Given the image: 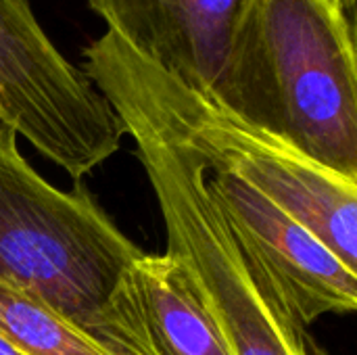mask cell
<instances>
[{
  "label": "cell",
  "instance_id": "5",
  "mask_svg": "<svg viewBox=\"0 0 357 355\" xmlns=\"http://www.w3.org/2000/svg\"><path fill=\"white\" fill-rule=\"evenodd\" d=\"M0 119L73 180L117 153L126 128L65 59L29 0H0Z\"/></svg>",
  "mask_w": 357,
  "mask_h": 355
},
{
  "label": "cell",
  "instance_id": "2",
  "mask_svg": "<svg viewBox=\"0 0 357 355\" xmlns=\"http://www.w3.org/2000/svg\"><path fill=\"white\" fill-rule=\"evenodd\" d=\"M213 105L357 180L356 21L328 0H249Z\"/></svg>",
  "mask_w": 357,
  "mask_h": 355
},
{
  "label": "cell",
  "instance_id": "6",
  "mask_svg": "<svg viewBox=\"0 0 357 355\" xmlns=\"http://www.w3.org/2000/svg\"><path fill=\"white\" fill-rule=\"evenodd\" d=\"M205 182L249 268L297 328L356 312L357 272L307 226L236 176L207 167Z\"/></svg>",
  "mask_w": 357,
  "mask_h": 355
},
{
  "label": "cell",
  "instance_id": "1",
  "mask_svg": "<svg viewBox=\"0 0 357 355\" xmlns=\"http://www.w3.org/2000/svg\"><path fill=\"white\" fill-rule=\"evenodd\" d=\"M136 247L82 186L59 190L0 119V285L50 308L111 355H155L123 285Z\"/></svg>",
  "mask_w": 357,
  "mask_h": 355
},
{
  "label": "cell",
  "instance_id": "3",
  "mask_svg": "<svg viewBox=\"0 0 357 355\" xmlns=\"http://www.w3.org/2000/svg\"><path fill=\"white\" fill-rule=\"evenodd\" d=\"M82 69L109 100L157 197L167 253L192 278L234 355H314L297 328L243 257L207 190V163L176 138L140 94L88 46Z\"/></svg>",
  "mask_w": 357,
  "mask_h": 355
},
{
  "label": "cell",
  "instance_id": "4",
  "mask_svg": "<svg viewBox=\"0 0 357 355\" xmlns=\"http://www.w3.org/2000/svg\"><path fill=\"white\" fill-rule=\"evenodd\" d=\"M88 48L140 94L176 138L203 157L209 172L236 176L270 197L357 272V180L213 105L109 31Z\"/></svg>",
  "mask_w": 357,
  "mask_h": 355
},
{
  "label": "cell",
  "instance_id": "12",
  "mask_svg": "<svg viewBox=\"0 0 357 355\" xmlns=\"http://www.w3.org/2000/svg\"><path fill=\"white\" fill-rule=\"evenodd\" d=\"M314 355H326V354H324V352H320V349L316 347V354H314Z\"/></svg>",
  "mask_w": 357,
  "mask_h": 355
},
{
  "label": "cell",
  "instance_id": "7",
  "mask_svg": "<svg viewBox=\"0 0 357 355\" xmlns=\"http://www.w3.org/2000/svg\"><path fill=\"white\" fill-rule=\"evenodd\" d=\"M107 31L151 65L218 103L249 0H86Z\"/></svg>",
  "mask_w": 357,
  "mask_h": 355
},
{
  "label": "cell",
  "instance_id": "9",
  "mask_svg": "<svg viewBox=\"0 0 357 355\" xmlns=\"http://www.w3.org/2000/svg\"><path fill=\"white\" fill-rule=\"evenodd\" d=\"M0 335L25 355H111L44 303L2 285Z\"/></svg>",
  "mask_w": 357,
  "mask_h": 355
},
{
  "label": "cell",
  "instance_id": "10",
  "mask_svg": "<svg viewBox=\"0 0 357 355\" xmlns=\"http://www.w3.org/2000/svg\"><path fill=\"white\" fill-rule=\"evenodd\" d=\"M328 2H333L337 8H341L349 19H354L356 21V0H328Z\"/></svg>",
  "mask_w": 357,
  "mask_h": 355
},
{
  "label": "cell",
  "instance_id": "11",
  "mask_svg": "<svg viewBox=\"0 0 357 355\" xmlns=\"http://www.w3.org/2000/svg\"><path fill=\"white\" fill-rule=\"evenodd\" d=\"M0 355H25L23 352H19L10 341H6L2 335H0Z\"/></svg>",
  "mask_w": 357,
  "mask_h": 355
},
{
  "label": "cell",
  "instance_id": "8",
  "mask_svg": "<svg viewBox=\"0 0 357 355\" xmlns=\"http://www.w3.org/2000/svg\"><path fill=\"white\" fill-rule=\"evenodd\" d=\"M155 355H234L184 266L142 253L123 274Z\"/></svg>",
  "mask_w": 357,
  "mask_h": 355
}]
</instances>
